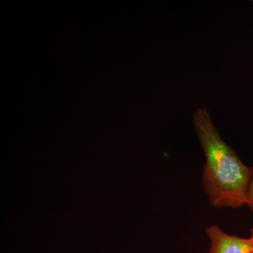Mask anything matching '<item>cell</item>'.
Instances as JSON below:
<instances>
[{"mask_svg": "<svg viewBox=\"0 0 253 253\" xmlns=\"http://www.w3.org/2000/svg\"><path fill=\"white\" fill-rule=\"evenodd\" d=\"M195 130L206 155L203 182L214 207H242L246 204L252 168L245 166L230 146L221 139L209 111L196 110Z\"/></svg>", "mask_w": 253, "mask_h": 253, "instance_id": "6da1fadb", "label": "cell"}, {"mask_svg": "<svg viewBox=\"0 0 253 253\" xmlns=\"http://www.w3.org/2000/svg\"><path fill=\"white\" fill-rule=\"evenodd\" d=\"M206 232L211 240L209 253H253L250 239L229 235L216 224L208 227Z\"/></svg>", "mask_w": 253, "mask_h": 253, "instance_id": "7a4b0ae2", "label": "cell"}, {"mask_svg": "<svg viewBox=\"0 0 253 253\" xmlns=\"http://www.w3.org/2000/svg\"><path fill=\"white\" fill-rule=\"evenodd\" d=\"M246 204L253 211V168H252V173H251L249 186H248Z\"/></svg>", "mask_w": 253, "mask_h": 253, "instance_id": "3957f363", "label": "cell"}, {"mask_svg": "<svg viewBox=\"0 0 253 253\" xmlns=\"http://www.w3.org/2000/svg\"><path fill=\"white\" fill-rule=\"evenodd\" d=\"M250 239H251V243H252L253 253V228L252 229V230H251V237L250 238Z\"/></svg>", "mask_w": 253, "mask_h": 253, "instance_id": "277c9868", "label": "cell"}]
</instances>
